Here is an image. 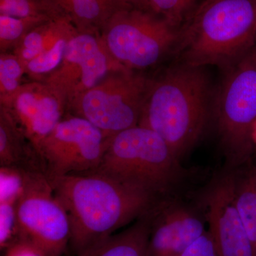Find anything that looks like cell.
<instances>
[{"mask_svg":"<svg viewBox=\"0 0 256 256\" xmlns=\"http://www.w3.org/2000/svg\"><path fill=\"white\" fill-rule=\"evenodd\" d=\"M118 1L121 9L134 8V9L149 10L148 0H118Z\"/></svg>","mask_w":256,"mask_h":256,"instance_id":"cell-27","label":"cell"},{"mask_svg":"<svg viewBox=\"0 0 256 256\" xmlns=\"http://www.w3.org/2000/svg\"><path fill=\"white\" fill-rule=\"evenodd\" d=\"M70 18L78 31L100 32L114 12L118 0H50Z\"/></svg>","mask_w":256,"mask_h":256,"instance_id":"cell-16","label":"cell"},{"mask_svg":"<svg viewBox=\"0 0 256 256\" xmlns=\"http://www.w3.org/2000/svg\"><path fill=\"white\" fill-rule=\"evenodd\" d=\"M54 18H14L0 14V53L11 52L28 32Z\"/></svg>","mask_w":256,"mask_h":256,"instance_id":"cell-20","label":"cell"},{"mask_svg":"<svg viewBox=\"0 0 256 256\" xmlns=\"http://www.w3.org/2000/svg\"><path fill=\"white\" fill-rule=\"evenodd\" d=\"M205 220L178 202H160L152 208L146 256H180L206 232Z\"/></svg>","mask_w":256,"mask_h":256,"instance_id":"cell-13","label":"cell"},{"mask_svg":"<svg viewBox=\"0 0 256 256\" xmlns=\"http://www.w3.org/2000/svg\"><path fill=\"white\" fill-rule=\"evenodd\" d=\"M108 136L87 120L66 114L42 142L38 154L48 178L95 170Z\"/></svg>","mask_w":256,"mask_h":256,"instance_id":"cell-9","label":"cell"},{"mask_svg":"<svg viewBox=\"0 0 256 256\" xmlns=\"http://www.w3.org/2000/svg\"><path fill=\"white\" fill-rule=\"evenodd\" d=\"M150 210L124 232L114 234L80 256H146L150 233Z\"/></svg>","mask_w":256,"mask_h":256,"instance_id":"cell-15","label":"cell"},{"mask_svg":"<svg viewBox=\"0 0 256 256\" xmlns=\"http://www.w3.org/2000/svg\"><path fill=\"white\" fill-rule=\"evenodd\" d=\"M225 74L212 110L220 146L230 169L248 161L256 124V50Z\"/></svg>","mask_w":256,"mask_h":256,"instance_id":"cell-5","label":"cell"},{"mask_svg":"<svg viewBox=\"0 0 256 256\" xmlns=\"http://www.w3.org/2000/svg\"><path fill=\"white\" fill-rule=\"evenodd\" d=\"M24 64L12 52L0 54V98L12 95L24 84Z\"/></svg>","mask_w":256,"mask_h":256,"instance_id":"cell-23","label":"cell"},{"mask_svg":"<svg viewBox=\"0 0 256 256\" xmlns=\"http://www.w3.org/2000/svg\"><path fill=\"white\" fill-rule=\"evenodd\" d=\"M256 0H204L180 31V63L223 70L254 48Z\"/></svg>","mask_w":256,"mask_h":256,"instance_id":"cell-3","label":"cell"},{"mask_svg":"<svg viewBox=\"0 0 256 256\" xmlns=\"http://www.w3.org/2000/svg\"><path fill=\"white\" fill-rule=\"evenodd\" d=\"M48 178L68 215V247L75 256H82L105 242L156 203V198L146 192L96 173Z\"/></svg>","mask_w":256,"mask_h":256,"instance_id":"cell-1","label":"cell"},{"mask_svg":"<svg viewBox=\"0 0 256 256\" xmlns=\"http://www.w3.org/2000/svg\"><path fill=\"white\" fill-rule=\"evenodd\" d=\"M89 172L104 175L158 198L178 183L182 170L180 160L164 140L152 130L138 124L111 136L100 164Z\"/></svg>","mask_w":256,"mask_h":256,"instance_id":"cell-4","label":"cell"},{"mask_svg":"<svg viewBox=\"0 0 256 256\" xmlns=\"http://www.w3.org/2000/svg\"><path fill=\"white\" fill-rule=\"evenodd\" d=\"M100 34L118 64L141 72L156 65L178 44L180 31L149 10L124 8L114 12Z\"/></svg>","mask_w":256,"mask_h":256,"instance_id":"cell-6","label":"cell"},{"mask_svg":"<svg viewBox=\"0 0 256 256\" xmlns=\"http://www.w3.org/2000/svg\"><path fill=\"white\" fill-rule=\"evenodd\" d=\"M180 256H220L208 230L192 242Z\"/></svg>","mask_w":256,"mask_h":256,"instance_id":"cell-25","label":"cell"},{"mask_svg":"<svg viewBox=\"0 0 256 256\" xmlns=\"http://www.w3.org/2000/svg\"><path fill=\"white\" fill-rule=\"evenodd\" d=\"M0 182V247L2 250L16 238V207L22 188L21 170L1 168Z\"/></svg>","mask_w":256,"mask_h":256,"instance_id":"cell-18","label":"cell"},{"mask_svg":"<svg viewBox=\"0 0 256 256\" xmlns=\"http://www.w3.org/2000/svg\"><path fill=\"white\" fill-rule=\"evenodd\" d=\"M78 32L68 16L54 18L42 24L28 32L12 50L23 64L50 50L62 38L73 36Z\"/></svg>","mask_w":256,"mask_h":256,"instance_id":"cell-17","label":"cell"},{"mask_svg":"<svg viewBox=\"0 0 256 256\" xmlns=\"http://www.w3.org/2000/svg\"><path fill=\"white\" fill-rule=\"evenodd\" d=\"M208 232L220 256H256L234 200L232 171L215 178L203 198Z\"/></svg>","mask_w":256,"mask_h":256,"instance_id":"cell-12","label":"cell"},{"mask_svg":"<svg viewBox=\"0 0 256 256\" xmlns=\"http://www.w3.org/2000/svg\"><path fill=\"white\" fill-rule=\"evenodd\" d=\"M0 14L14 18L67 16L50 0H0Z\"/></svg>","mask_w":256,"mask_h":256,"instance_id":"cell-21","label":"cell"},{"mask_svg":"<svg viewBox=\"0 0 256 256\" xmlns=\"http://www.w3.org/2000/svg\"><path fill=\"white\" fill-rule=\"evenodd\" d=\"M212 110L203 68L178 63L150 79L138 124L158 133L181 160L201 138Z\"/></svg>","mask_w":256,"mask_h":256,"instance_id":"cell-2","label":"cell"},{"mask_svg":"<svg viewBox=\"0 0 256 256\" xmlns=\"http://www.w3.org/2000/svg\"><path fill=\"white\" fill-rule=\"evenodd\" d=\"M5 250L4 256H44L34 246L18 238L10 242Z\"/></svg>","mask_w":256,"mask_h":256,"instance_id":"cell-26","label":"cell"},{"mask_svg":"<svg viewBox=\"0 0 256 256\" xmlns=\"http://www.w3.org/2000/svg\"><path fill=\"white\" fill-rule=\"evenodd\" d=\"M124 68L111 56L100 32L78 30L68 42L60 66L43 82L63 98L68 112L84 94L110 72Z\"/></svg>","mask_w":256,"mask_h":256,"instance_id":"cell-10","label":"cell"},{"mask_svg":"<svg viewBox=\"0 0 256 256\" xmlns=\"http://www.w3.org/2000/svg\"><path fill=\"white\" fill-rule=\"evenodd\" d=\"M20 170L22 188L16 207V238L34 246L44 256H62L70 237L66 212L45 172Z\"/></svg>","mask_w":256,"mask_h":256,"instance_id":"cell-7","label":"cell"},{"mask_svg":"<svg viewBox=\"0 0 256 256\" xmlns=\"http://www.w3.org/2000/svg\"><path fill=\"white\" fill-rule=\"evenodd\" d=\"M149 10L178 28L192 12L194 0H148Z\"/></svg>","mask_w":256,"mask_h":256,"instance_id":"cell-24","label":"cell"},{"mask_svg":"<svg viewBox=\"0 0 256 256\" xmlns=\"http://www.w3.org/2000/svg\"><path fill=\"white\" fill-rule=\"evenodd\" d=\"M0 106L8 109L37 154L67 114L63 98L48 84L35 80L24 82L12 95L0 98Z\"/></svg>","mask_w":256,"mask_h":256,"instance_id":"cell-11","label":"cell"},{"mask_svg":"<svg viewBox=\"0 0 256 256\" xmlns=\"http://www.w3.org/2000/svg\"><path fill=\"white\" fill-rule=\"evenodd\" d=\"M73 36L62 38L50 50L42 52L25 64L26 75L28 78L35 82H44L54 72L62 63L68 42Z\"/></svg>","mask_w":256,"mask_h":256,"instance_id":"cell-22","label":"cell"},{"mask_svg":"<svg viewBox=\"0 0 256 256\" xmlns=\"http://www.w3.org/2000/svg\"><path fill=\"white\" fill-rule=\"evenodd\" d=\"M150 79L140 72L114 70L84 94L67 114L87 120L111 137L139 124Z\"/></svg>","mask_w":256,"mask_h":256,"instance_id":"cell-8","label":"cell"},{"mask_svg":"<svg viewBox=\"0 0 256 256\" xmlns=\"http://www.w3.org/2000/svg\"><path fill=\"white\" fill-rule=\"evenodd\" d=\"M230 171L236 206L256 252V169L242 166Z\"/></svg>","mask_w":256,"mask_h":256,"instance_id":"cell-19","label":"cell"},{"mask_svg":"<svg viewBox=\"0 0 256 256\" xmlns=\"http://www.w3.org/2000/svg\"><path fill=\"white\" fill-rule=\"evenodd\" d=\"M34 158H38L41 161L36 152L25 137L9 111L4 106H0L1 168L40 170L35 169L30 164V159H34Z\"/></svg>","mask_w":256,"mask_h":256,"instance_id":"cell-14","label":"cell"}]
</instances>
